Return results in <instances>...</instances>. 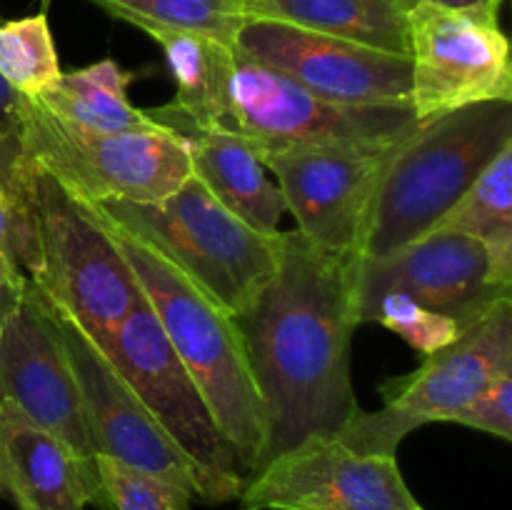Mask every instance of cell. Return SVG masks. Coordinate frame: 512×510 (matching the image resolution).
<instances>
[{
	"label": "cell",
	"mask_w": 512,
	"mask_h": 510,
	"mask_svg": "<svg viewBox=\"0 0 512 510\" xmlns=\"http://www.w3.org/2000/svg\"><path fill=\"white\" fill-rule=\"evenodd\" d=\"M512 290L503 268L480 240L433 230L383 258L355 260V318L385 295H400L433 313L468 325Z\"/></svg>",
	"instance_id": "cell-12"
},
{
	"label": "cell",
	"mask_w": 512,
	"mask_h": 510,
	"mask_svg": "<svg viewBox=\"0 0 512 510\" xmlns=\"http://www.w3.org/2000/svg\"><path fill=\"white\" fill-rule=\"evenodd\" d=\"M0 260L28 280L38 270L33 175L18 135H0Z\"/></svg>",
	"instance_id": "cell-23"
},
{
	"label": "cell",
	"mask_w": 512,
	"mask_h": 510,
	"mask_svg": "<svg viewBox=\"0 0 512 510\" xmlns=\"http://www.w3.org/2000/svg\"><path fill=\"white\" fill-rule=\"evenodd\" d=\"M63 78L45 10L18 20H0V80L15 95L40 100Z\"/></svg>",
	"instance_id": "cell-25"
},
{
	"label": "cell",
	"mask_w": 512,
	"mask_h": 510,
	"mask_svg": "<svg viewBox=\"0 0 512 510\" xmlns=\"http://www.w3.org/2000/svg\"><path fill=\"white\" fill-rule=\"evenodd\" d=\"M0 495L18 510H110L95 460H85L0 403Z\"/></svg>",
	"instance_id": "cell-17"
},
{
	"label": "cell",
	"mask_w": 512,
	"mask_h": 510,
	"mask_svg": "<svg viewBox=\"0 0 512 510\" xmlns=\"http://www.w3.org/2000/svg\"><path fill=\"white\" fill-rule=\"evenodd\" d=\"M153 123L168 128L183 140L190 160V175L200 180L230 213L263 235L280 233L285 200L268 178L255 150L243 135L218 125H195L170 103L145 110Z\"/></svg>",
	"instance_id": "cell-18"
},
{
	"label": "cell",
	"mask_w": 512,
	"mask_h": 510,
	"mask_svg": "<svg viewBox=\"0 0 512 510\" xmlns=\"http://www.w3.org/2000/svg\"><path fill=\"white\" fill-rule=\"evenodd\" d=\"M405 30L415 118L490 100L512 103L510 43L498 18L420 3L405 13Z\"/></svg>",
	"instance_id": "cell-11"
},
{
	"label": "cell",
	"mask_w": 512,
	"mask_h": 510,
	"mask_svg": "<svg viewBox=\"0 0 512 510\" xmlns=\"http://www.w3.org/2000/svg\"><path fill=\"white\" fill-rule=\"evenodd\" d=\"M43 300L48 303L65 358L78 383L85 428L95 455H105L125 468L163 480L193 500L220 503L213 483L168 438L105 350H100V345L45 295Z\"/></svg>",
	"instance_id": "cell-10"
},
{
	"label": "cell",
	"mask_w": 512,
	"mask_h": 510,
	"mask_svg": "<svg viewBox=\"0 0 512 510\" xmlns=\"http://www.w3.org/2000/svg\"><path fill=\"white\" fill-rule=\"evenodd\" d=\"M355 260L298 230L280 233L278 268L233 318L265 413L255 470L308 438H333L360 410L350 370Z\"/></svg>",
	"instance_id": "cell-1"
},
{
	"label": "cell",
	"mask_w": 512,
	"mask_h": 510,
	"mask_svg": "<svg viewBox=\"0 0 512 510\" xmlns=\"http://www.w3.org/2000/svg\"><path fill=\"white\" fill-rule=\"evenodd\" d=\"M18 138L35 163L88 203L155 205L190 178L183 140L163 125L153 133H98L23 98Z\"/></svg>",
	"instance_id": "cell-7"
},
{
	"label": "cell",
	"mask_w": 512,
	"mask_h": 510,
	"mask_svg": "<svg viewBox=\"0 0 512 510\" xmlns=\"http://www.w3.org/2000/svg\"><path fill=\"white\" fill-rule=\"evenodd\" d=\"M423 510H425V508H423Z\"/></svg>",
	"instance_id": "cell-34"
},
{
	"label": "cell",
	"mask_w": 512,
	"mask_h": 510,
	"mask_svg": "<svg viewBox=\"0 0 512 510\" xmlns=\"http://www.w3.org/2000/svg\"><path fill=\"white\" fill-rule=\"evenodd\" d=\"M245 3H248V0H245Z\"/></svg>",
	"instance_id": "cell-33"
},
{
	"label": "cell",
	"mask_w": 512,
	"mask_h": 510,
	"mask_svg": "<svg viewBox=\"0 0 512 510\" xmlns=\"http://www.w3.org/2000/svg\"><path fill=\"white\" fill-rule=\"evenodd\" d=\"M95 465L110 510H193V498L163 480L125 468L105 455H95Z\"/></svg>",
	"instance_id": "cell-27"
},
{
	"label": "cell",
	"mask_w": 512,
	"mask_h": 510,
	"mask_svg": "<svg viewBox=\"0 0 512 510\" xmlns=\"http://www.w3.org/2000/svg\"><path fill=\"white\" fill-rule=\"evenodd\" d=\"M510 143L508 100L418 120L380 173L365 218L360 258H383L428 235Z\"/></svg>",
	"instance_id": "cell-2"
},
{
	"label": "cell",
	"mask_w": 512,
	"mask_h": 510,
	"mask_svg": "<svg viewBox=\"0 0 512 510\" xmlns=\"http://www.w3.org/2000/svg\"><path fill=\"white\" fill-rule=\"evenodd\" d=\"M50 3H53V0H43V10H48Z\"/></svg>",
	"instance_id": "cell-32"
},
{
	"label": "cell",
	"mask_w": 512,
	"mask_h": 510,
	"mask_svg": "<svg viewBox=\"0 0 512 510\" xmlns=\"http://www.w3.org/2000/svg\"><path fill=\"white\" fill-rule=\"evenodd\" d=\"M20 113H23V98L15 95L13 90L0 80V135H18Z\"/></svg>",
	"instance_id": "cell-31"
},
{
	"label": "cell",
	"mask_w": 512,
	"mask_h": 510,
	"mask_svg": "<svg viewBox=\"0 0 512 510\" xmlns=\"http://www.w3.org/2000/svg\"><path fill=\"white\" fill-rule=\"evenodd\" d=\"M420 3H430V5H438V8H448V10H460V13L485 15V18H498L503 0H395V5H398L400 13L403 15Z\"/></svg>",
	"instance_id": "cell-30"
},
{
	"label": "cell",
	"mask_w": 512,
	"mask_h": 510,
	"mask_svg": "<svg viewBox=\"0 0 512 510\" xmlns=\"http://www.w3.org/2000/svg\"><path fill=\"white\" fill-rule=\"evenodd\" d=\"M100 350L113 360L168 438L213 483L220 503L238 498L245 485L238 455L208 400L170 348L143 293Z\"/></svg>",
	"instance_id": "cell-9"
},
{
	"label": "cell",
	"mask_w": 512,
	"mask_h": 510,
	"mask_svg": "<svg viewBox=\"0 0 512 510\" xmlns=\"http://www.w3.org/2000/svg\"><path fill=\"white\" fill-rule=\"evenodd\" d=\"M245 18H268L408 58L405 15L395 0H248Z\"/></svg>",
	"instance_id": "cell-19"
},
{
	"label": "cell",
	"mask_w": 512,
	"mask_h": 510,
	"mask_svg": "<svg viewBox=\"0 0 512 510\" xmlns=\"http://www.w3.org/2000/svg\"><path fill=\"white\" fill-rule=\"evenodd\" d=\"M110 223L158 250L230 318L278 268L280 233L263 235L230 213L195 175L163 203H93Z\"/></svg>",
	"instance_id": "cell-4"
},
{
	"label": "cell",
	"mask_w": 512,
	"mask_h": 510,
	"mask_svg": "<svg viewBox=\"0 0 512 510\" xmlns=\"http://www.w3.org/2000/svg\"><path fill=\"white\" fill-rule=\"evenodd\" d=\"M233 48L335 103L410 105L405 55L268 18H245Z\"/></svg>",
	"instance_id": "cell-15"
},
{
	"label": "cell",
	"mask_w": 512,
	"mask_h": 510,
	"mask_svg": "<svg viewBox=\"0 0 512 510\" xmlns=\"http://www.w3.org/2000/svg\"><path fill=\"white\" fill-rule=\"evenodd\" d=\"M148 35L160 45L170 75L175 78V98L170 105L195 125L225 128L235 60L233 45L183 30H153Z\"/></svg>",
	"instance_id": "cell-20"
},
{
	"label": "cell",
	"mask_w": 512,
	"mask_h": 510,
	"mask_svg": "<svg viewBox=\"0 0 512 510\" xmlns=\"http://www.w3.org/2000/svg\"><path fill=\"white\" fill-rule=\"evenodd\" d=\"M115 20L135 25L143 33L183 30L235 43L245 20V0H90Z\"/></svg>",
	"instance_id": "cell-24"
},
{
	"label": "cell",
	"mask_w": 512,
	"mask_h": 510,
	"mask_svg": "<svg viewBox=\"0 0 512 510\" xmlns=\"http://www.w3.org/2000/svg\"><path fill=\"white\" fill-rule=\"evenodd\" d=\"M0 403L68 443L80 458L95 460L78 383L48 303L33 283L0 330Z\"/></svg>",
	"instance_id": "cell-16"
},
{
	"label": "cell",
	"mask_w": 512,
	"mask_h": 510,
	"mask_svg": "<svg viewBox=\"0 0 512 510\" xmlns=\"http://www.w3.org/2000/svg\"><path fill=\"white\" fill-rule=\"evenodd\" d=\"M415 125L410 105L335 103L235 50L225 130L243 135L255 153L318 145L378 148L403 140Z\"/></svg>",
	"instance_id": "cell-8"
},
{
	"label": "cell",
	"mask_w": 512,
	"mask_h": 510,
	"mask_svg": "<svg viewBox=\"0 0 512 510\" xmlns=\"http://www.w3.org/2000/svg\"><path fill=\"white\" fill-rule=\"evenodd\" d=\"M135 75L120 68L118 60L105 58L100 63L70 70L60 78L58 88L35 100L40 108L58 115L60 120L98 130V133H153L158 123L148 118L143 108L128 100V85Z\"/></svg>",
	"instance_id": "cell-21"
},
{
	"label": "cell",
	"mask_w": 512,
	"mask_h": 510,
	"mask_svg": "<svg viewBox=\"0 0 512 510\" xmlns=\"http://www.w3.org/2000/svg\"><path fill=\"white\" fill-rule=\"evenodd\" d=\"M450 423L512 440V370L495 375L468 405L453 415Z\"/></svg>",
	"instance_id": "cell-28"
},
{
	"label": "cell",
	"mask_w": 512,
	"mask_h": 510,
	"mask_svg": "<svg viewBox=\"0 0 512 510\" xmlns=\"http://www.w3.org/2000/svg\"><path fill=\"white\" fill-rule=\"evenodd\" d=\"M30 175L38 228V270L30 283L103 345L138 303L133 270L88 200L33 158Z\"/></svg>",
	"instance_id": "cell-5"
},
{
	"label": "cell",
	"mask_w": 512,
	"mask_h": 510,
	"mask_svg": "<svg viewBox=\"0 0 512 510\" xmlns=\"http://www.w3.org/2000/svg\"><path fill=\"white\" fill-rule=\"evenodd\" d=\"M433 230L480 240L503 268L512 270V143L495 155Z\"/></svg>",
	"instance_id": "cell-22"
},
{
	"label": "cell",
	"mask_w": 512,
	"mask_h": 510,
	"mask_svg": "<svg viewBox=\"0 0 512 510\" xmlns=\"http://www.w3.org/2000/svg\"><path fill=\"white\" fill-rule=\"evenodd\" d=\"M363 323H380L383 328L393 330L420 355H430L445 348L463 330V325L455 323L448 315L433 313V310L423 308L413 300L400 298V295H385V298L375 300L368 308L360 310L358 325Z\"/></svg>",
	"instance_id": "cell-26"
},
{
	"label": "cell",
	"mask_w": 512,
	"mask_h": 510,
	"mask_svg": "<svg viewBox=\"0 0 512 510\" xmlns=\"http://www.w3.org/2000/svg\"><path fill=\"white\" fill-rule=\"evenodd\" d=\"M95 213L108 225L170 348L208 400L243 473L250 475L265 443V413L238 325L158 250L110 223L98 208Z\"/></svg>",
	"instance_id": "cell-3"
},
{
	"label": "cell",
	"mask_w": 512,
	"mask_h": 510,
	"mask_svg": "<svg viewBox=\"0 0 512 510\" xmlns=\"http://www.w3.org/2000/svg\"><path fill=\"white\" fill-rule=\"evenodd\" d=\"M240 510H423L393 455L308 438L245 478Z\"/></svg>",
	"instance_id": "cell-13"
},
{
	"label": "cell",
	"mask_w": 512,
	"mask_h": 510,
	"mask_svg": "<svg viewBox=\"0 0 512 510\" xmlns=\"http://www.w3.org/2000/svg\"><path fill=\"white\" fill-rule=\"evenodd\" d=\"M503 370H512L510 295L463 325L453 343L425 355L418 370L380 385L383 408H360L333 438L355 453L395 458L405 435L428 423H450Z\"/></svg>",
	"instance_id": "cell-6"
},
{
	"label": "cell",
	"mask_w": 512,
	"mask_h": 510,
	"mask_svg": "<svg viewBox=\"0 0 512 510\" xmlns=\"http://www.w3.org/2000/svg\"><path fill=\"white\" fill-rule=\"evenodd\" d=\"M398 143L273 148L255 155L278 180L285 210L305 240L328 253L358 255L375 185Z\"/></svg>",
	"instance_id": "cell-14"
},
{
	"label": "cell",
	"mask_w": 512,
	"mask_h": 510,
	"mask_svg": "<svg viewBox=\"0 0 512 510\" xmlns=\"http://www.w3.org/2000/svg\"><path fill=\"white\" fill-rule=\"evenodd\" d=\"M28 283H30L28 278H23V275H18L15 270H10L8 265L0 260V330H3V325L8 323L13 310L18 308Z\"/></svg>",
	"instance_id": "cell-29"
}]
</instances>
